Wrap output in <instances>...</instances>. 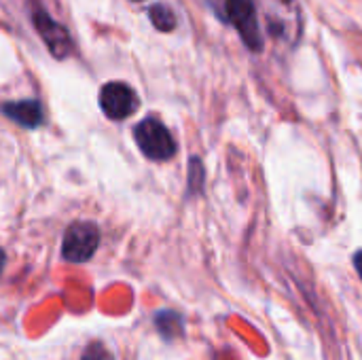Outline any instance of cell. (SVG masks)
I'll use <instances>...</instances> for the list:
<instances>
[{"label": "cell", "mask_w": 362, "mask_h": 360, "mask_svg": "<svg viewBox=\"0 0 362 360\" xmlns=\"http://www.w3.org/2000/svg\"><path fill=\"white\" fill-rule=\"evenodd\" d=\"M134 138L138 149L153 161H168L176 155V142L170 129L155 117L142 119L134 127Z\"/></svg>", "instance_id": "6da1fadb"}, {"label": "cell", "mask_w": 362, "mask_h": 360, "mask_svg": "<svg viewBox=\"0 0 362 360\" xmlns=\"http://www.w3.org/2000/svg\"><path fill=\"white\" fill-rule=\"evenodd\" d=\"M225 19L240 32L250 51L263 49V34L252 0H225Z\"/></svg>", "instance_id": "7a4b0ae2"}, {"label": "cell", "mask_w": 362, "mask_h": 360, "mask_svg": "<svg viewBox=\"0 0 362 360\" xmlns=\"http://www.w3.org/2000/svg\"><path fill=\"white\" fill-rule=\"evenodd\" d=\"M100 246V231L93 223H72L62 242V257L70 263L89 261Z\"/></svg>", "instance_id": "3957f363"}, {"label": "cell", "mask_w": 362, "mask_h": 360, "mask_svg": "<svg viewBox=\"0 0 362 360\" xmlns=\"http://www.w3.org/2000/svg\"><path fill=\"white\" fill-rule=\"evenodd\" d=\"M100 108L104 110V115L108 119L121 121V119H127L129 115L136 112L138 95L127 83L112 81L100 89Z\"/></svg>", "instance_id": "277c9868"}, {"label": "cell", "mask_w": 362, "mask_h": 360, "mask_svg": "<svg viewBox=\"0 0 362 360\" xmlns=\"http://www.w3.org/2000/svg\"><path fill=\"white\" fill-rule=\"evenodd\" d=\"M267 8L269 32L278 40L299 36V4L297 0H261Z\"/></svg>", "instance_id": "5b68a950"}, {"label": "cell", "mask_w": 362, "mask_h": 360, "mask_svg": "<svg viewBox=\"0 0 362 360\" xmlns=\"http://www.w3.org/2000/svg\"><path fill=\"white\" fill-rule=\"evenodd\" d=\"M34 25L40 34V38L47 42L49 51L57 57V59H64L70 49H72V40H70V34L68 30L57 23L51 15H47L42 8H36L34 11Z\"/></svg>", "instance_id": "8992f818"}, {"label": "cell", "mask_w": 362, "mask_h": 360, "mask_svg": "<svg viewBox=\"0 0 362 360\" xmlns=\"http://www.w3.org/2000/svg\"><path fill=\"white\" fill-rule=\"evenodd\" d=\"M0 112L11 121L19 123L21 127L34 129L42 123V106L38 100H19V102H4Z\"/></svg>", "instance_id": "52a82bcc"}, {"label": "cell", "mask_w": 362, "mask_h": 360, "mask_svg": "<svg viewBox=\"0 0 362 360\" xmlns=\"http://www.w3.org/2000/svg\"><path fill=\"white\" fill-rule=\"evenodd\" d=\"M148 17L159 32H172L176 28V15L170 6L157 2L148 8Z\"/></svg>", "instance_id": "ba28073f"}, {"label": "cell", "mask_w": 362, "mask_h": 360, "mask_svg": "<svg viewBox=\"0 0 362 360\" xmlns=\"http://www.w3.org/2000/svg\"><path fill=\"white\" fill-rule=\"evenodd\" d=\"M155 323H157V329H159V331L163 333V337H168V339H172V337H176V335L182 333V320H180V316L174 314V312H161V314H157Z\"/></svg>", "instance_id": "9c48e42d"}, {"label": "cell", "mask_w": 362, "mask_h": 360, "mask_svg": "<svg viewBox=\"0 0 362 360\" xmlns=\"http://www.w3.org/2000/svg\"><path fill=\"white\" fill-rule=\"evenodd\" d=\"M204 187V168L199 159H191V172H189V191L197 193Z\"/></svg>", "instance_id": "30bf717a"}, {"label": "cell", "mask_w": 362, "mask_h": 360, "mask_svg": "<svg viewBox=\"0 0 362 360\" xmlns=\"http://www.w3.org/2000/svg\"><path fill=\"white\" fill-rule=\"evenodd\" d=\"M81 360H115L112 354L108 352V348L100 342H93L87 346V350L83 352V359Z\"/></svg>", "instance_id": "8fae6325"}, {"label": "cell", "mask_w": 362, "mask_h": 360, "mask_svg": "<svg viewBox=\"0 0 362 360\" xmlns=\"http://www.w3.org/2000/svg\"><path fill=\"white\" fill-rule=\"evenodd\" d=\"M354 267H356L358 276L362 278V250L361 252H356V257H354Z\"/></svg>", "instance_id": "7c38bea8"}, {"label": "cell", "mask_w": 362, "mask_h": 360, "mask_svg": "<svg viewBox=\"0 0 362 360\" xmlns=\"http://www.w3.org/2000/svg\"><path fill=\"white\" fill-rule=\"evenodd\" d=\"M2 267H4V252L0 250V274H2Z\"/></svg>", "instance_id": "4fadbf2b"}, {"label": "cell", "mask_w": 362, "mask_h": 360, "mask_svg": "<svg viewBox=\"0 0 362 360\" xmlns=\"http://www.w3.org/2000/svg\"><path fill=\"white\" fill-rule=\"evenodd\" d=\"M136 2H142V0H136Z\"/></svg>", "instance_id": "5bb4252c"}]
</instances>
